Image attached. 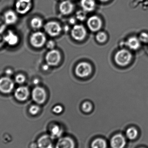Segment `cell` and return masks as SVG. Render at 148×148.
I'll list each match as a JSON object with an SVG mask.
<instances>
[{
    "label": "cell",
    "instance_id": "obj_2",
    "mask_svg": "<svg viewBox=\"0 0 148 148\" xmlns=\"http://www.w3.org/2000/svg\"><path fill=\"white\" fill-rule=\"evenodd\" d=\"M32 6L31 0H17L15 4L16 10L20 14H25L30 10Z\"/></svg>",
    "mask_w": 148,
    "mask_h": 148
},
{
    "label": "cell",
    "instance_id": "obj_28",
    "mask_svg": "<svg viewBox=\"0 0 148 148\" xmlns=\"http://www.w3.org/2000/svg\"><path fill=\"white\" fill-rule=\"evenodd\" d=\"M138 38L141 43H148V34L147 32L141 33Z\"/></svg>",
    "mask_w": 148,
    "mask_h": 148
},
{
    "label": "cell",
    "instance_id": "obj_33",
    "mask_svg": "<svg viewBox=\"0 0 148 148\" xmlns=\"http://www.w3.org/2000/svg\"><path fill=\"white\" fill-rule=\"evenodd\" d=\"M29 148H39L37 143H32L29 146Z\"/></svg>",
    "mask_w": 148,
    "mask_h": 148
},
{
    "label": "cell",
    "instance_id": "obj_19",
    "mask_svg": "<svg viewBox=\"0 0 148 148\" xmlns=\"http://www.w3.org/2000/svg\"><path fill=\"white\" fill-rule=\"evenodd\" d=\"M4 21L6 24L11 25L16 22L18 17L16 13L12 10H8L4 15Z\"/></svg>",
    "mask_w": 148,
    "mask_h": 148
},
{
    "label": "cell",
    "instance_id": "obj_12",
    "mask_svg": "<svg viewBox=\"0 0 148 148\" xmlns=\"http://www.w3.org/2000/svg\"><path fill=\"white\" fill-rule=\"evenodd\" d=\"M87 25L91 31L96 32L98 31L101 27L102 22L98 16H92L88 19Z\"/></svg>",
    "mask_w": 148,
    "mask_h": 148
},
{
    "label": "cell",
    "instance_id": "obj_18",
    "mask_svg": "<svg viewBox=\"0 0 148 148\" xmlns=\"http://www.w3.org/2000/svg\"><path fill=\"white\" fill-rule=\"evenodd\" d=\"M80 4L83 10L86 12H92L95 8V0H81Z\"/></svg>",
    "mask_w": 148,
    "mask_h": 148
},
{
    "label": "cell",
    "instance_id": "obj_13",
    "mask_svg": "<svg viewBox=\"0 0 148 148\" xmlns=\"http://www.w3.org/2000/svg\"><path fill=\"white\" fill-rule=\"evenodd\" d=\"M71 33L74 39L77 41L83 40L86 35V29L82 25H75L72 29Z\"/></svg>",
    "mask_w": 148,
    "mask_h": 148
},
{
    "label": "cell",
    "instance_id": "obj_38",
    "mask_svg": "<svg viewBox=\"0 0 148 148\" xmlns=\"http://www.w3.org/2000/svg\"><path fill=\"white\" fill-rule=\"evenodd\" d=\"M99 1L102 2H106L110 0H99Z\"/></svg>",
    "mask_w": 148,
    "mask_h": 148
},
{
    "label": "cell",
    "instance_id": "obj_30",
    "mask_svg": "<svg viewBox=\"0 0 148 148\" xmlns=\"http://www.w3.org/2000/svg\"><path fill=\"white\" fill-rule=\"evenodd\" d=\"M4 27L0 29V47H2L5 42V36L3 33Z\"/></svg>",
    "mask_w": 148,
    "mask_h": 148
},
{
    "label": "cell",
    "instance_id": "obj_20",
    "mask_svg": "<svg viewBox=\"0 0 148 148\" xmlns=\"http://www.w3.org/2000/svg\"><path fill=\"white\" fill-rule=\"evenodd\" d=\"M5 42H7L10 46H15L19 41V38L17 35L13 31H9L8 34L5 36Z\"/></svg>",
    "mask_w": 148,
    "mask_h": 148
},
{
    "label": "cell",
    "instance_id": "obj_39",
    "mask_svg": "<svg viewBox=\"0 0 148 148\" xmlns=\"http://www.w3.org/2000/svg\"><path fill=\"white\" fill-rule=\"evenodd\" d=\"M53 148H55V147H54Z\"/></svg>",
    "mask_w": 148,
    "mask_h": 148
},
{
    "label": "cell",
    "instance_id": "obj_4",
    "mask_svg": "<svg viewBox=\"0 0 148 148\" xmlns=\"http://www.w3.org/2000/svg\"><path fill=\"white\" fill-rule=\"evenodd\" d=\"M45 31L49 35L52 36H57L61 31V27L57 22H48L44 27Z\"/></svg>",
    "mask_w": 148,
    "mask_h": 148
},
{
    "label": "cell",
    "instance_id": "obj_23",
    "mask_svg": "<svg viewBox=\"0 0 148 148\" xmlns=\"http://www.w3.org/2000/svg\"><path fill=\"white\" fill-rule=\"evenodd\" d=\"M30 24L33 28L38 29L42 27L43 21L40 17H35L31 20Z\"/></svg>",
    "mask_w": 148,
    "mask_h": 148
},
{
    "label": "cell",
    "instance_id": "obj_9",
    "mask_svg": "<svg viewBox=\"0 0 148 148\" xmlns=\"http://www.w3.org/2000/svg\"><path fill=\"white\" fill-rule=\"evenodd\" d=\"M53 140L50 135L44 134L38 138L36 143L39 148H53Z\"/></svg>",
    "mask_w": 148,
    "mask_h": 148
},
{
    "label": "cell",
    "instance_id": "obj_37",
    "mask_svg": "<svg viewBox=\"0 0 148 148\" xmlns=\"http://www.w3.org/2000/svg\"><path fill=\"white\" fill-rule=\"evenodd\" d=\"M39 82V80L37 79H35L34 80V84H38Z\"/></svg>",
    "mask_w": 148,
    "mask_h": 148
},
{
    "label": "cell",
    "instance_id": "obj_27",
    "mask_svg": "<svg viewBox=\"0 0 148 148\" xmlns=\"http://www.w3.org/2000/svg\"><path fill=\"white\" fill-rule=\"evenodd\" d=\"M29 114L35 116L37 115L40 111V108L39 106L36 105H33L30 106L29 108Z\"/></svg>",
    "mask_w": 148,
    "mask_h": 148
},
{
    "label": "cell",
    "instance_id": "obj_24",
    "mask_svg": "<svg viewBox=\"0 0 148 148\" xmlns=\"http://www.w3.org/2000/svg\"><path fill=\"white\" fill-rule=\"evenodd\" d=\"M82 110L85 113H89L92 110V105L89 102H85L82 105Z\"/></svg>",
    "mask_w": 148,
    "mask_h": 148
},
{
    "label": "cell",
    "instance_id": "obj_29",
    "mask_svg": "<svg viewBox=\"0 0 148 148\" xmlns=\"http://www.w3.org/2000/svg\"><path fill=\"white\" fill-rule=\"evenodd\" d=\"M26 80V77L22 74H18L15 77V81L17 83L21 84L23 83Z\"/></svg>",
    "mask_w": 148,
    "mask_h": 148
},
{
    "label": "cell",
    "instance_id": "obj_25",
    "mask_svg": "<svg viewBox=\"0 0 148 148\" xmlns=\"http://www.w3.org/2000/svg\"><path fill=\"white\" fill-rule=\"evenodd\" d=\"M86 13L87 12L83 10L77 11L76 14V17L77 19L81 21H84L86 18Z\"/></svg>",
    "mask_w": 148,
    "mask_h": 148
},
{
    "label": "cell",
    "instance_id": "obj_21",
    "mask_svg": "<svg viewBox=\"0 0 148 148\" xmlns=\"http://www.w3.org/2000/svg\"><path fill=\"white\" fill-rule=\"evenodd\" d=\"M108 145L105 139L97 138L92 141L90 144V148H107Z\"/></svg>",
    "mask_w": 148,
    "mask_h": 148
},
{
    "label": "cell",
    "instance_id": "obj_6",
    "mask_svg": "<svg viewBox=\"0 0 148 148\" xmlns=\"http://www.w3.org/2000/svg\"><path fill=\"white\" fill-rule=\"evenodd\" d=\"M91 66L87 62H83L78 64L75 68L77 75L81 77L88 76L91 73Z\"/></svg>",
    "mask_w": 148,
    "mask_h": 148
},
{
    "label": "cell",
    "instance_id": "obj_10",
    "mask_svg": "<svg viewBox=\"0 0 148 148\" xmlns=\"http://www.w3.org/2000/svg\"><path fill=\"white\" fill-rule=\"evenodd\" d=\"M32 97L34 101L39 104H42L45 101L47 97V94L44 89L37 87L33 90Z\"/></svg>",
    "mask_w": 148,
    "mask_h": 148
},
{
    "label": "cell",
    "instance_id": "obj_17",
    "mask_svg": "<svg viewBox=\"0 0 148 148\" xmlns=\"http://www.w3.org/2000/svg\"><path fill=\"white\" fill-rule=\"evenodd\" d=\"M29 95L28 89L26 87H20L17 88L15 92L14 95L17 100L23 101L27 99Z\"/></svg>",
    "mask_w": 148,
    "mask_h": 148
},
{
    "label": "cell",
    "instance_id": "obj_11",
    "mask_svg": "<svg viewBox=\"0 0 148 148\" xmlns=\"http://www.w3.org/2000/svg\"><path fill=\"white\" fill-rule=\"evenodd\" d=\"M46 60L47 63L49 66H56L60 61V54L57 50L53 49L47 54Z\"/></svg>",
    "mask_w": 148,
    "mask_h": 148
},
{
    "label": "cell",
    "instance_id": "obj_31",
    "mask_svg": "<svg viewBox=\"0 0 148 148\" xmlns=\"http://www.w3.org/2000/svg\"><path fill=\"white\" fill-rule=\"evenodd\" d=\"M63 111V108L60 105H56L53 108V111L56 114H60Z\"/></svg>",
    "mask_w": 148,
    "mask_h": 148
},
{
    "label": "cell",
    "instance_id": "obj_26",
    "mask_svg": "<svg viewBox=\"0 0 148 148\" xmlns=\"http://www.w3.org/2000/svg\"><path fill=\"white\" fill-rule=\"evenodd\" d=\"M96 39L97 41L101 43H102L104 42L107 40V35L104 32H99L97 34Z\"/></svg>",
    "mask_w": 148,
    "mask_h": 148
},
{
    "label": "cell",
    "instance_id": "obj_35",
    "mask_svg": "<svg viewBox=\"0 0 148 148\" xmlns=\"http://www.w3.org/2000/svg\"><path fill=\"white\" fill-rule=\"evenodd\" d=\"M49 65L48 64L47 65V64H46V65H43V66H42V69H43V70H45V71H47V70H48L49 69Z\"/></svg>",
    "mask_w": 148,
    "mask_h": 148
},
{
    "label": "cell",
    "instance_id": "obj_16",
    "mask_svg": "<svg viewBox=\"0 0 148 148\" xmlns=\"http://www.w3.org/2000/svg\"><path fill=\"white\" fill-rule=\"evenodd\" d=\"M141 43L138 37L134 36L128 38L125 44L129 49L135 51L140 48Z\"/></svg>",
    "mask_w": 148,
    "mask_h": 148
},
{
    "label": "cell",
    "instance_id": "obj_32",
    "mask_svg": "<svg viewBox=\"0 0 148 148\" xmlns=\"http://www.w3.org/2000/svg\"><path fill=\"white\" fill-rule=\"evenodd\" d=\"M47 47L49 49H53L55 47L54 42L53 41H49L47 44Z\"/></svg>",
    "mask_w": 148,
    "mask_h": 148
},
{
    "label": "cell",
    "instance_id": "obj_8",
    "mask_svg": "<svg viewBox=\"0 0 148 148\" xmlns=\"http://www.w3.org/2000/svg\"><path fill=\"white\" fill-rule=\"evenodd\" d=\"M74 139L69 136H62L58 139L55 148H75Z\"/></svg>",
    "mask_w": 148,
    "mask_h": 148
},
{
    "label": "cell",
    "instance_id": "obj_5",
    "mask_svg": "<svg viewBox=\"0 0 148 148\" xmlns=\"http://www.w3.org/2000/svg\"><path fill=\"white\" fill-rule=\"evenodd\" d=\"M14 84L13 80L8 77L0 78V91L4 94L10 93L14 89Z\"/></svg>",
    "mask_w": 148,
    "mask_h": 148
},
{
    "label": "cell",
    "instance_id": "obj_40",
    "mask_svg": "<svg viewBox=\"0 0 148 148\" xmlns=\"http://www.w3.org/2000/svg\"><path fill=\"white\" fill-rule=\"evenodd\" d=\"M143 148V147H142V148Z\"/></svg>",
    "mask_w": 148,
    "mask_h": 148
},
{
    "label": "cell",
    "instance_id": "obj_34",
    "mask_svg": "<svg viewBox=\"0 0 148 148\" xmlns=\"http://www.w3.org/2000/svg\"><path fill=\"white\" fill-rule=\"evenodd\" d=\"M69 23H70V24H75V23H76L75 18H74V17H72V18H71L69 19Z\"/></svg>",
    "mask_w": 148,
    "mask_h": 148
},
{
    "label": "cell",
    "instance_id": "obj_15",
    "mask_svg": "<svg viewBox=\"0 0 148 148\" xmlns=\"http://www.w3.org/2000/svg\"><path fill=\"white\" fill-rule=\"evenodd\" d=\"M49 135L54 139H59L62 136L64 133L63 128L57 124H54L50 126L49 128Z\"/></svg>",
    "mask_w": 148,
    "mask_h": 148
},
{
    "label": "cell",
    "instance_id": "obj_22",
    "mask_svg": "<svg viewBox=\"0 0 148 148\" xmlns=\"http://www.w3.org/2000/svg\"><path fill=\"white\" fill-rule=\"evenodd\" d=\"M138 132L136 128L131 127L128 129L126 132V136L130 140H134L138 136Z\"/></svg>",
    "mask_w": 148,
    "mask_h": 148
},
{
    "label": "cell",
    "instance_id": "obj_14",
    "mask_svg": "<svg viewBox=\"0 0 148 148\" xmlns=\"http://www.w3.org/2000/svg\"><path fill=\"white\" fill-rule=\"evenodd\" d=\"M73 3L69 0L62 1L59 5V10L61 14L64 15L70 14L74 10Z\"/></svg>",
    "mask_w": 148,
    "mask_h": 148
},
{
    "label": "cell",
    "instance_id": "obj_3",
    "mask_svg": "<svg viewBox=\"0 0 148 148\" xmlns=\"http://www.w3.org/2000/svg\"><path fill=\"white\" fill-rule=\"evenodd\" d=\"M126 144V137L121 134H117L113 136L110 141V145L111 148H124Z\"/></svg>",
    "mask_w": 148,
    "mask_h": 148
},
{
    "label": "cell",
    "instance_id": "obj_1",
    "mask_svg": "<svg viewBox=\"0 0 148 148\" xmlns=\"http://www.w3.org/2000/svg\"><path fill=\"white\" fill-rule=\"evenodd\" d=\"M132 54L129 50L122 49L117 52L115 56V60L117 65L121 66H125L131 62Z\"/></svg>",
    "mask_w": 148,
    "mask_h": 148
},
{
    "label": "cell",
    "instance_id": "obj_36",
    "mask_svg": "<svg viewBox=\"0 0 148 148\" xmlns=\"http://www.w3.org/2000/svg\"><path fill=\"white\" fill-rule=\"evenodd\" d=\"M6 73L7 75H12L13 74V72H12V70H11V69H7V71H6Z\"/></svg>",
    "mask_w": 148,
    "mask_h": 148
},
{
    "label": "cell",
    "instance_id": "obj_7",
    "mask_svg": "<svg viewBox=\"0 0 148 148\" xmlns=\"http://www.w3.org/2000/svg\"><path fill=\"white\" fill-rule=\"evenodd\" d=\"M46 41L45 34L41 32L34 33L30 37V42L35 47L40 48L42 47Z\"/></svg>",
    "mask_w": 148,
    "mask_h": 148
}]
</instances>
